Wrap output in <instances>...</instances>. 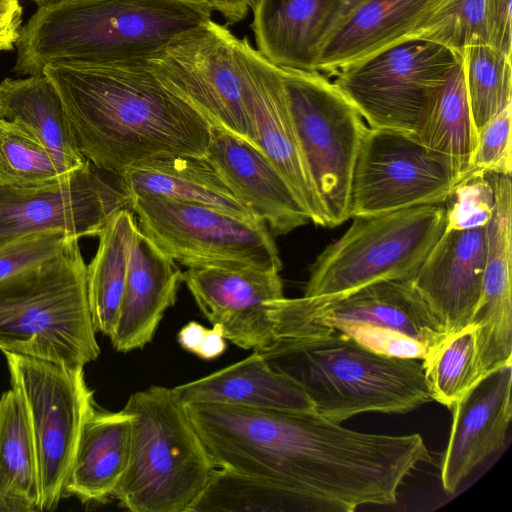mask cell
I'll list each match as a JSON object with an SVG mask.
<instances>
[{
  "label": "cell",
  "mask_w": 512,
  "mask_h": 512,
  "mask_svg": "<svg viewBox=\"0 0 512 512\" xmlns=\"http://www.w3.org/2000/svg\"><path fill=\"white\" fill-rule=\"evenodd\" d=\"M185 405L217 468L280 485L303 512L395 504L404 479L431 461L419 434L359 432L316 411Z\"/></svg>",
  "instance_id": "obj_1"
},
{
  "label": "cell",
  "mask_w": 512,
  "mask_h": 512,
  "mask_svg": "<svg viewBox=\"0 0 512 512\" xmlns=\"http://www.w3.org/2000/svg\"><path fill=\"white\" fill-rule=\"evenodd\" d=\"M42 73L57 90L83 157L121 176L169 156L206 155L210 123L158 80L148 61L60 60Z\"/></svg>",
  "instance_id": "obj_2"
},
{
  "label": "cell",
  "mask_w": 512,
  "mask_h": 512,
  "mask_svg": "<svg viewBox=\"0 0 512 512\" xmlns=\"http://www.w3.org/2000/svg\"><path fill=\"white\" fill-rule=\"evenodd\" d=\"M191 0H57L39 5L22 26L13 71L42 73L54 61H147L182 34L212 20Z\"/></svg>",
  "instance_id": "obj_3"
},
{
  "label": "cell",
  "mask_w": 512,
  "mask_h": 512,
  "mask_svg": "<svg viewBox=\"0 0 512 512\" xmlns=\"http://www.w3.org/2000/svg\"><path fill=\"white\" fill-rule=\"evenodd\" d=\"M256 351L336 423L365 412L403 414L432 401L421 360L373 352L331 328L311 327Z\"/></svg>",
  "instance_id": "obj_4"
},
{
  "label": "cell",
  "mask_w": 512,
  "mask_h": 512,
  "mask_svg": "<svg viewBox=\"0 0 512 512\" xmlns=\"http://www.w3.org/2000/svg\"><path fill=\"white\" fill-rule=\"evenodd\" d=\"M79 239L43 265L0 283V350L84 368L100 348Z\"/></svg>",
  "instance_id": "obj_5"
},
{
  "label": "cell",
  "mask_w": 512,
  "mask_h": 512,
  "mask_svg": "<svg viewBox=\"0 0 512 512\" xmlns=\"http://www.w3.org/2000/svg\"><path fill=\"white\" fill-rule=\"evenodd\" d=\"M127 469L113 495L132 512H192L217 468L173 388L152 385L130 395Z\"/></svg>",
  "instance_id": "obj_6"
},
{
  "label": "cell",
  "mask_w": 512,
  "mask_h": 512,
  "mask_svg": "<svg viewBox=\"0 0 512 512\" xmlns=\"http://www.w3.org/2000/svg\"><path fill=\"white\" fill-rule=\"evenodd\" d=\"M310 267L303 297L332 300L389 280H412L445 230L443 204L353 217Z\"/></svg>",
  "instance_id": "obj_7"
},
{
  "label": "cell",
  "mask_w": 512,
  "mask_h": 512,
  "mask_svg": "<svg viewBox=\"0 0 512 512\" xmlns=\"http://www.w3.org/2000/svg\"><path fill=\"white\" fill-rule=\"evenodd\" d=\"M299 143L329 219L350 218V192L366 122L334 81L319 71L280 68Z\"/></svg>",
  "instance_id": "obj_8"
},
{
  "label": "cell",
  "mask_w": 512,
  "mask_h": 512,
  "mask_svg": "<svg viewBox=\"0 0 512 512\" xmlns=\"http://www.w3.org/2000/svg\"><path fill=\"white\" fill-rule=\"evenodd\" d=\"M461 55L409 38L339 69L334 83L368 127L413 133Z\"/></svg>",
  "instance_id": "obj_9"
},
{
  "label": "cell",
  "mask_w": 512,
  "mask_h": 512,
  "mask_svg": "<svg viewBox=\"0 0 512 512\" xmlns=\"http://www.w3.org/2000/svg\"><path fill=\"white\" fill-rule=\"evenodd\" d=\"M138 229L187 268L243 263L282 270L267 225L212 206L162 197L131 199Z\"/></svg>",
  "instance_id": "obj_10"
},
{
  "label": "cell",
  "mask_w": 512,
  "mask_h": 512,
  "mask_svg": "<svg viewBox=\"0 0 512 512\" xmlns=\"http://www.w3.org/2000/svg\"><path fill=\"white\" fill-rule=\"evenodd\" d=\"M11 387L22 398L37 455L40 510L53 509L64 493L81 428L94 410L83 368L4 353Z\"/></svg>",
  "instance_id": "obj_11"
},
{
  "label": "cell",
  "mask_w": 512,
  "mask_h": 512,
  "mask_svg": "<svg viewBox=\"0 0 512 512\" xmlns=\"http://www.w3.org/2000/svg\"><path fill=\"white\" fill-rule=\"evenodd\" d=\"M470 172L411 133L368 127L352 176L350 218L444 204Z\"/></svg>",
  "instance_id": "obj_12"
},
{
  "label": "cell",
  "mask_w": 512,
  "mask_h": 512,
  "mask_svg": "<svg viewBox=\"0 0 512 512\" xmlns=\"http://www.w3.org/2000/svg\"><path fill=\"white\" fill-rule=\"evenodd\" d=\"M238 37L213 19L147 60L158 80L200 113L256 145L243 98Z\"/></svg>",
  "instance_id": "obj_13"
},
{
  "label": "cell",
  "mask_w": 512,
  "mask_h": 512,
  "mask_svg": "<svg viewBox=\"0 0 512 512\" xmlns=\"http://www.w3.org/2000/svg\"><path fill=\"white\" fill-rule=\"evenodd\" d=\"M130 205L121 176L89 161L44 184L0 185V246L41 232L97 236L115 212Z\"/></svg>",
  "instance_id": "obj_14"
},
{
  "label": "cell",
  "mask_w": 512,
  "mask_h": 512,
  "mask_svg": "<svg viewBox=\"0 0 512 512\" xmlns=\"http://www.w3.org/2000/svg\"><path fill=\"white\" fill-rule=\"evenodd\" d=\"M271 316L275 339L358 324L405 334L430 349L447 335L411 280L377 282L332 300L283 297L272 302Z\"/></svg>",
  "instance_id": "obj_15"
},
{
  "label": "cell",
  "mask_w": 512,
  "mask_h": 512,
  "mask_svg": "<svg viewBox=\"0 0 512 512\" xmlns=\"http://www.w3.org/2000/svg\"><path fill=\"white\" fill-rule=\"evenodd\" d=\"M243 98L257 147L287 181L310 222L329 227V219L304 158L277 66L238 39Z\"/></svg>",
  "instance_id": "obj_16"
},
{
  "label": "cell",
  "mask_w": 512,
  "mask_h": 512,
  "mask_svg": "<svg viewBox=\"0 0 512 512\" xmlns=\"http://www.w3.org/2000/svg\"><path fill=\"white\" fill-rule=\"evenodd\" d=\"M183 282L203 315L243 349H261L275 340L271 304L284 296L280 271L243 263L191 267Z\"/></svg>",
  "instance_id": "obj_17"
},
{
  "label": "cell",
  "mask_w": 512,
  "mask_h": 512,
  "mask_svg": "<svg viewBox=\"0 0 512 512\" xmlns=\"http://www.w3.org/2000/svg\"><path fill=\"white\" fill-rule=\"evenodd\" d=\"M491 176L495 204L487 225L482 291L470 323L476 332L477 379L512 365V183L511 175Z\"/></svg>",
  "instance_id": "obj_18"
},
{
  "label": "cell",
  "mask_w": 512,
  "mask_h": 512,
  "mask_svg": "<svg viewBox=\"0 0 512 512\" xmlns=\"http://www.w3.org/2000/svg\"><path fill=\"white\" fill-rule=\"evenodd\" d=\"M240 203L273 235L310 223L293 190L267 156L249 141L211 126L206 155Z\"/></svg>",
  "instance_id": "obj_19"
},
{
  "label": "cell",
  "mask_w": 512,
  "mask_h": 512,
  "mask_svg": "<svg viewBox=\"0 0 512 512\" xmlns=\"http://www.w3.org/2000/svg\"><path fill=\"white\" fill-rule=\"evenodd\" d=\"M487 226L444 230L412 284L447 334L471 323L482 291Z\"/></svg>",
  "instance_id": "obj_20"
},
{
  "label": "cell",
  "mask_w": 512,
  "mask_h": 512,
  "mask_svg": "<svg viewBox=\"0 0 512 512\" xmlns=\"http://www.w3.org/2000/svg\"><path fill=\"white\" fill-rule=\"evenodd\" d=\"M512 365L480 380L451 408L452 426L440 467L445 492L463 480L505 443L512 418Z\"/></svg>",
  "instance_id": "obj_21"
},
{
  "label": "cell",
  "mask_w": 512,
  "mask_h": 512,
  "mask_svg": "<svg viewBox=\"0 0 512 512\" xmlns=\"http://www.w3.org/2000/svg\"><path fill=\"white\" fill-rule=\"evenodd\" d=\"M183 272L176 262L137 227L130 248L119 314L110 337L118 352L141 349L150 343L176 300Z\"/></svg>",
  "instance_id": "obj_22"
},
{
  "label": "cell",
  "mask_w": 512,
  "mask_h": 512,
  "mask_svg": "<svg viewBox=\"0 0 512 512\" xmlns=\"http://www.w3.org/2000/svg\"><path fill=\"white\" fill-rule=\"evenodd\" d=\"M448 1H364L325 37L316 71L334 75L344 66L409 38Z\"/></svg>",
  "instance_id": "obj_23"
},
{
  "label": "cell",
  "mask_w": 512,
  "mask_h": 512,
  "mask_svg": "<svg viewBox=\"0 0 512 512\" xmlns=\"http://www.w3.org/2000/svg\"><path fill=\"white\" fill-rule=\"evenodd\" d=\"M339 0H257L252 8L257 50L280 68L316 71Z\"/></svg>",
  "instance_id": "obj_24"
},
{
  "label": "cell",
  "mask_w": 512,
  "mask_h": 512,
  "mask_svg": "<svg viewBox=\"0 0 512 512\" xmlns=\"http://www.w3.org/2000/svg\"><path fill=\"white\" fill-rule=\"evenodd\" d=\"M184 404L222 403L254 409L315 411L303 387L256 351L200 379L173 388Z\"/></svg>",
  "instance_id": "obj_25"
},
{
  "label": "cell",
  "mask_w": 512,
  "mask_h": 512,
  "mask_svg": "<svg viewBox=\"0 0 512 512\" xmlns=\"http://www.w3.org/2000/svg\"><path fill=\"white\" fill-rule=\"evenodd\" d=\"M132 419L125 411L94 410L80 431L64 492L82 502L113 497L129 462Z\"/></svg>",
  "instance_id": "obj_26"
},
{
  "label": "cell",
  "mask_w": 512,
  "mask_h": 512,
  "mask_svg": "<svg viewBox=\"0 0 512 512\" xmlns=\"http://www.w3.org/2000/svg\"><path fill=\"white\" fill-rule=\"evenodd\" d=\"M121 178L131 199L162 197L254 219L205 155L153 159L130 167Z\"/></svg>",
  "instance_id": "obj_27"
},
{
  "label": "cell",
  "mask_w": 512,
  "mask_h": 512,
  "mask_svg": "<svg viewBox=\"0 0 512 512\" xmlns=\"http://www.w3.org/2000/svg\"><path fill=\"white\" fill-rule=\"evenodd\" d=\"M0 118L31 133L69 172L87 160L76 143L61 98L43 73L0 83Z\"/></svg>",
  "instance_id": "obj_28"
},
{
  "label": "cell",
  "mask_w": 512,
  "mask_h": 512,
  "mask_svg": "<svg viewBox=\"0 0 512 512\" xmlns=\"http://www.w3.org/2000/svg\"><path fill=\"white\" fill-rule=\"evenodd\" d=\"M136 229L131 209L115 212L98 233L96 253L87 265V294L92 320L96 331L109 338L119 314Z\"/></svg>",
  "instance_id": "obj_29"
},
{
  "label": "cell",
  "mask_w": 512,
  "mask_h": 512,
  "mask_svg": "<svg viewBox=\"0 0 512 512\" xmlns=\"http://www.w3.org/2000/svg\"><path fill=\"white\" fill-rule=\"evenodd\" d=\"M409 38L434 41L460 55L485 45L511 56V0H449Z\"/></svg>",
  "instance_id": "obj_30"
},
{
  "label": "cell",
  "mask_w": 512,
  "mask_h": 512,
  "mask_svg": "<svg viewBox=\"0 0 512 512\" xmlns=\"http://www.w3.org/2000/svg\"><path fill=\"white\" fill-rule=\"evenodd\" d=\"M0 498L15 512L40 510L34 438L22 398L12 387L0 398Z\"/></svg>",
  "instance_id": "obj_31"
},
{
  "label": "cell",
  "mask_w": 512,
  "mask_h": 512,
  "mask_svg": "<svg viewBox=\"0 0 512 512\" xmlns=\"http://www.w3.org/2000/svg\"><path fill=\"white\" fill-rule=\"evenodd\" d=\"M411 134L426 148L471 171L469 162L477 143V133L467 97L462 57Z\"/></svg>",
  "instance_id": "obj_32"
},
{
  "label": "cell",
  "mask_w": 512,
  "mask_h": 512,
  "mask_svg": "<svg viewBox=\"0 0 512 512\" xmlns=\"http://www.w3.org/2000/svg\"><path fill=\"white\" fill-rule=\"evenodd\" d=\"M303 512L291 492L271 481L216 468L192 512Z\"/></svg>",
  "instance_id": "obj_33"
},
{
  "label": "cell",
  "mask_w": 512,
  "mask_h": 512,
  "mask_svg": "<svg viewBox=\"0 0 512 512\" xmlns=\"http://www.w3.org/2000/svg\"><path fill=\"white\" fill-rule=\"evenodd\" d=\"M468 102L476 133L512 104L511 56L485 45L461 54Z\"/></svg>",
  "instance_id": "obj_34"
},
{
  "label": "cell",
  "mask_w": 512,
  "mask_h": 512,
  "mask_svg": "<svg viewBox=\"0 0 512 512\" xmlns=\"http://www.w3.org/2000/svg\"><path fill=\"white\" fill-rule=\"evenodd\" d=\"M475 327L447 334L421 360L432 400L452 408L474 383Z\"/></svg>",
  "instance_id": "obj_35"
},
{
  "label": "cell",
  "mask_w": 512,
  "mask_h": 512,
  "mask_svg": "<svg viewBox=\"0 0 512 512\" xmlns=\"http://www.w3.org/2000/svg\"><path fill=\"white\" fill-rule=\"evenodd\" d=\"M66 173L31 133L15 122L0 118V185L35 186Z\"/></svg>",
  "instance_id": "obj_36"
},
{
  "label": "cell",
  "mask_w": 512,
  "mask_h": 512,
  "mask_svg": "<svg viewBox=\"0 0 512 512\" xmlns=\"http://www.w3.org/2000/svg\"><path fill=\"white\" fill-rule=\"evenodd\" d=\"M495 193L491 172L471 171L452 190L445 207V230L486 227L494 211Z\"/></svg>",
  "instance_id": "obj_37"
},
{
  "label": "cell",
  "mask_w": 512,
  "mask_h": 512,
  "mask_svg": "<svg viewBox=\"0 0 512 512\" xmlns=\"http://www.w3.org/2000/svg\"><path fill=\"white\" fill-rule=\"evenodd\" d=\"M72 239L74 237L62 232H41L0 246V283L58 256Z\"/></svg>",
  "instance_id": "obj_38"
},
{
  "label": "cell",
  "mask_w": 512,
  "mask_h": 512,
  "mask_svg": "<svg viewBox=\"0 0 512 512\" xmlns=\"http://www.w3.org/2000/svg\"><path fill=\"white\" fill-rule=\"evenodd\" d=\"M512 104L491 118L477 133V143L469 162L471 171L511 175Z\"/></svg>",
  "instance_id": "obj_39"
},
{
  "label": "cell",
  "mask_w": 512,
  "mask_h": 512,
  "mask_svg": "<svg viewBox=\"0 0 512 512\" xmlns=\"http://www.w3.org/2000/svg\"><path fill=\"white\" fill-rule=\"evenodd\" d=\"M365 348L387 356L422 360L429 348L422 342L405 334L368 327L346 324L335 328Z\"/></svg>",
  "instance_id": "obj_40"
},
{
  "label": "cell",
  "mask_w": 512,
  "mask_h": 512,
  "mask_svg": "<svg viewBox=\"0 0 512 512\" xmlns=\"http://www.w3.org/2000/svg\"><path fill=\"white\" fill-rule=\"evenodd\" d=\"M23 8L18 0H0V51L13 50L20 37Z\"/></svg>",
  "instance_id": "obj_41"
},
{
  "label": "cell",
  "mask_w": 512,
  "mask_h": 512,
  "mask_svg": "<svg viewBox=\"0 0 512 512\" xmlns=\"http://www.w3.org/2000/svg\"><path fill=\"white\" fill-rule=\"evenodd\" d=\"M207 5L212 11L222 15L227 25H234L244 20L257 0H191Z\"/></svg>",
  "instance_id": "obj_42"
},
{
  "label": "cell",
  "mask_w": 512,
  "mask_h": 512,
  "mask_svg": "<svg viewBox=\"0 0 512 512\" xmlns=\"http://www.w3.org/2000/svg\"><path fill=\"white\" fill-rule=\"evenodd\" d=\"M226 348L227 344L223 330L219 325L213 324L212 328H207L196 355L204 360H213L221 356Z\"/></svg>",
  "instance_id": "obj_43"
},
{
  "label": "cell",
  "mask_w": 512,
  "mask_h": 512,
  "mask_svg": "<svg viewBox=\"0 0 512 512\" xmlns=\"http://www.w3.org/2000/svg\"><path fill=\"white\" fill-rule=\"evenodd\" d=\"M207 328L192 321L183 326L177 335L180 346L186 351L197 354L199 347L204 339Z\"/></svg>",
  "instance_id": "obj_44"
},
{
  "label": "cell",
  "mask_w": 512,
  "mask_h": 512,
  "mask_svg": "<svg viewBox=\"0 0 512 512\" xmlns=\"http://www.w3.org/2000/svg\"><path fill=\"white\" fill-rule=\"evenodd\" d=\"M364 1L366 0H339L338 5L328 24L325 37Z\"/></svg>",
  "instance_id": "obj_45"
},
{
  "label": "cell",
  "mask_w": 512,
  "mask_h": 512,
  "mask_svg": "<svg viewBox=\"0 0 512 512\" xmlns=\"http://www.w3.org/2000/svg\"><path fill=\"white\" fill-rule=\"evenodd\" d=\"M0 512H15L13 507L0 498Z\"/></svg>",
  "instance_id": "obj_46"
},
{
  "label": "cell",
  "mask_w": 512,
  "mask_h": 512,
  "mask_svg": "<svg viewBox=\"0 0 512 512\" xmlns=\"http://www.w3.org/2000/svg\"><path fill=\"white\" fill-rule=\"evenodd\" d=\"M36 3H38L39 5H43V4H46V3H49V2H53V1H57V0H32Z\"/></svg>",
  "instance_id": "obj_47"
}]
</instances>
